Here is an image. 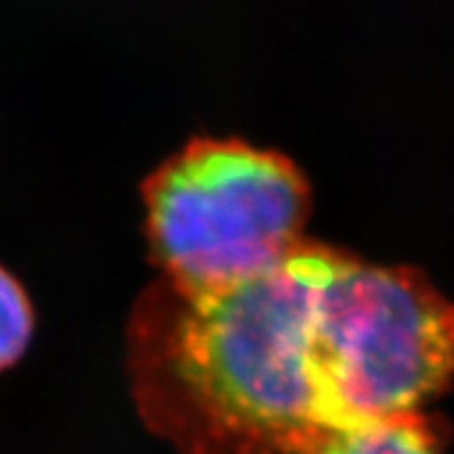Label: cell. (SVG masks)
Instances as JSON below:
<instances>
[{
	"mask_svg": "<svg viewBox=\"0 0 454 454\" xmlns=\"http://www.w3.org/2000/svg\"><path fill=\"white\" fill-rule=\"evenodd\" d=\"M334 257L306 241L248 281L146 287L128 325V373L146 427L181 454H309L332 436L313 334Z\"/></svg>",
	"mask_w": 454,
	"mask_h": 454,
	"instance_id": "6da1fadb",
	"label": "cell"
},
{
	"mask_svg": "<svg viewBox=\"0 0 454 454\" xmlns=\"http://www.w3.org/2000/svg\"><path fill=\"white\" fill-rule=\"evenodd\" d=\"M441 445L438 425L415 411L334 431L309 454H441Z\"/></svg>",
	"mask_w": 454,
	"mask_h": 454,
	"instance_id": "277c9868",
	"label": "cell"
},
{
	"mask_svg": "<svg viewBox=\"0 0 454 454\" xmlns=\"http://www.w3.org/2000/svg\"><path fill=\"white\" fill-rule=\"evenodd\" d=\"M313 364L334 431L415 412L454 380V304L422 271L336 251L316 299Z\"/></svg>",
	"mask_w": 454,
	"mask_h": 454,
	"instance_id": "3957f363",
	"label": "cell"
},
{
	"mask_svg": "<svg viewBox=\"0 0 454 454\" xmlns=\"http://www.w3.org/2000/svg\"><path fill=\"white\" fill-rule=\"evenodd\" d=\"M151 257L174 286H232L306 244L309 181L290 158L237 139H195L144 181Z\"/></svg>",
	"mask_w": 454,
	"mask_h": 454,
	"instance_id": "7a4b0ae2",
	"label": "cell"
},
{
	"mask_svg": "<svg viewBox=\"0 0 454 454\" xmlns=\"http://www.w3.org/2000/svg\"><path fill=\"white\" fill-rule=\"evenodd\" d=\"M35 327V313L24 286L0 264V371L24 357Z\"/></svg>",
	"mask_w": 454,
	"mask_h": 454,
	"instance_id": "5b68a950",
	"label": "cell"
}]
</instances>
